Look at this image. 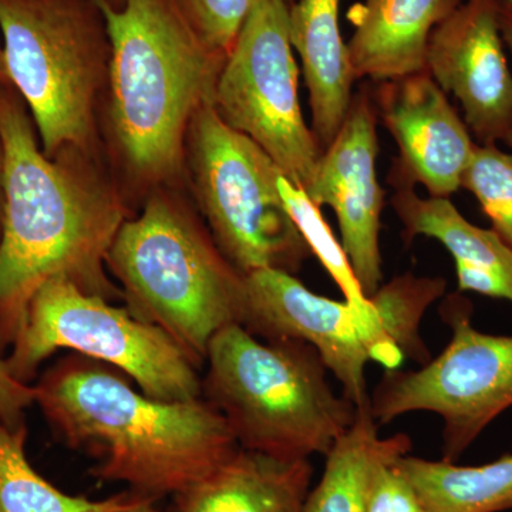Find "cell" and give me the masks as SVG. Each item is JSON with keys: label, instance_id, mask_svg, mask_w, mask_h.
I'll return each mask as SVG.
<instances>
[{"label": "cell", "instance_id": "d6a6232c", "mask_svg": "<svg viewBox=\"0 0 512 512\" xmlns=\"http://www.w3.org/2000/svg\"><path fill=\"white\" fill-rule=\"evenodd\" d=\"M505 3H512V0H503Z\"/></svg>", "mask_w": 512, "mask_h": 512}, {"label": "cell", "instance_id": "83f0119b", "mask_svg": "<svg viewBox=\"0 0 512 512\" xmlns=\"http://www.w3.org/2000/svg\"><path fill=\"white\" fill-rule=\"evenodd\" d=\"M116 512H163L158 507V500L154 498L143 497V495L136 494V498L131 501L123 510Z\"/></svg>", "mask_w": 512, "mask_h": 512}, {"label": "cell", "instance_id": "44dd1931", "mask_svg": "<svg viewBox=\"0 0 512 512\" xmlns=\"http://www.w3.org/2000/svg\"><path fill=\"white\" fill-rule=\"evenodd\" d=\"M26 437V426L0 423V512H116L136 498L131 491L106 500L63 493L30 466Z\"/></svg>", "mask_w": 512, "mask_h": 512}, {"label": "cell", "instance_id": "ba28073f", "mask_svg": "<svg viewBox=\"0 0 512 512\" xmlns=\"http://www.w3.org/2000/svg\"><path fill=\"white\" fill-rule=\"evenodd\" d=\"M62 349L114 367L154 399L202 397L198 367L164 330L59 276L30 299L6 363L29 384L47 357Z\"/></svg>", "mask_w": 512, "mask_h": 512}, {"label": "cell", "instance_id": "836d02e7", "mask_svg": "<svg viewBox=\"0 0 512 512\" xmlns=\"http://www.w3.org/2000/svg\"><path fill=\"white\" fill-rule=\"evenodd\" d=\"M508 146L512 147V140L510 141V144H508Z\"/></svg>", "mask_w": 512, "mask_h": 512}, {"label": "cell", "instance_id": "5b68a950", "mask_svg": "<svg viewBox=\"0 0 512 512\" xmlns=\"http://www.w3.org/2000/svg\"><path fill=\"white\" fill-rule=\"evenodd\" d=\"M106 265L131 315L164 330L195 366L222 329L242 325L245 275L178 205L163 197L121 224Z\"/></svg>", "mask_w": 512, "mask_h": 512}, {"label": "cell", "instance_id": "d4e9b609", "mask_svg": "<svg viewBox=\"0 0 512 512\" xmlns=\"http://www.w3.org/2000/svg\"><path fill=\"white\" fill-rule=\"evenodd\" d=\"M397 460L376 471L367 495L366 512H430L396 466Z\"/></svg>", "mask_w": 512, "mask_h": 512}, {"label": "cell", "instance_id": "30bf717a", "mask_svg": "<svg viewBox=\"0 0 512 512\" xmlns=\"http://www.w3.org/2000/svg\"><path fill=\"white\" fill-rule=\"evenodd\" d=\"M441 318L451 329L446 349L417 370H386L370 393L380 426L403 414L429 412L443 420V460L456 463L500 414L512 407V336L473 325V305L444 299Z\"/></svg>", "mask_w": 512, "mask_h": 512}, {"label": "cell", "instance_id": "7402d4cb", "mask_svg": "<svg viewBox=\"0 0 512 512\" xmlns=\"http://www.w3.org/2000/svg\"><path fill=\"white\" fill-rule=\"evenodd\" d=\"M278 190L293 224L301 232L312 255L319 259L320 264L325 266L328 274L339 286L343 298L360 311H370L372 302L363 295L348 255L333 235L318 205L313 204L308 194L293 184L284 173L279 174Z\"/></svg>", "mask_w": 512, "mask_h": 512}, {"label": "cell", "instance_id": "f546056e", "mask_svg": "<svg viewBox=\"0 0 512 512\" xmlns=\"http://www.w3.org/2000/svg\"><path fill=\"white\" fill-rule=\"evenodd\" d=\"M2 165H3L2 148H0V210H2Z\"/></svg>", "mask_w": 512, "mask_h": 512}, {"label": "cell", "instance_id": "8992f818", "mask_svg": "<svg viewBox=\"0 0 512 512\" xmlns=\"http://www.w3.org/2000/svg\"><path fill=\"white\" fill-rule=\"evenodd\" d=\"M6 79L28 104L42 150L87 147L110 52L94 0H0Z\"/></svg>", "mask_w": 512, "mask_h": 512}, {"label": "cell", "instance_id": "d6986e66", "mask_svg": "<svg viewBox=\"0 0 512 512\" xmlns=\"http://www.w3.org/2000/svg\"><path fill=\"white\" fill-rule=\"evenodd\" d=\"M407 434L379 436L370 403L359 407L355 423L326 454L322 478L303 512H366L367 495L376 471L412 451Z\"/></svg>", "mask_w": 512, "mask_h": 512}, {"label": "cell", "instance_id": "ffe728a7", "mask_svg": "<svg viewBox=\"0 0 512 512\" xmlns=\"http://www.w3.org/2000/svg\"><path fill=\"white\" fill-rule=\"evenodd\" d=\"M430 512H503L512 510V453L481 464L458 466L410 456L396 463Z\"/></svg>", "mask_w": 512, "mask_h": 512}, {"label": "cell", "instance_id": "7c38bea8", "mask_svg": "<svg viewBox=\"0 0 512 512\" xmlns=\"http://www.w3.org/2000/svg\"><path fill=\"white\" fill-rule=\"evenodd\" d=\"M503 0H464L430 37L427 72L461 104L477 144L512 140V73L500 30Z\"/></svg>", "mask_w": 512, "mask_h": 512}, {"label": "cell", "instance_id": "277c9868", "mask_svg": "<svg viewBox=\"0 0 512 512\" xmlns=\"http://www.w3.org/2000/svg\"><path fill=\"white\" fill-rule=\"evenodd\" d=\"M205 367L202 397L244 450L281 460L326 456L359 412L330 386L319 353L299 340L227 326L211 340Z\"/></svg>", "mask_w": 512, "mask_h": 512}, {"label": "cell", "instance_id": "9a60e30c", "mask_svg": "<svg viewBox=\"0 0 512 512\" xmlns=\"http://www.w3.org/2000/svg\"><path fill=\"white\" fill-rule=\"evenodd\" d=\"M464 0H365L352 6L348 52L355 79L427 72L430 37Z\"/></svg>", "mask_w": 512, "mask_h": 512}, {"label": "cell", "instance_id": "2e32d148", "mask_svg": "<svg viewBox=\"0 0 512 512\" xmlns=\"http://www.w3.org/2000/svg\"><path fill=\"white\" fill-rule=\"evenodd\" d=\"M392 207L404 239L433 238L450 252L458 291L512 303V248L493 228L471 224L448 198H420L413 188H396Z\"/></svg>", "mask_w": 512, "mask_h": 512}, {"label": "cell", "instance_id": "ac0fdd59", "mask_svg": "<svg viewBox=\"0 0 512 512\" xmlns=\"http://www.w3.org/2000/svg\"><path fill=\"white\" fill-rule=\"evenodd\" d=\"M339 2L299 0L289 8V37L302 60L312 131L322 150L332 143L348 116L356 80L348 45L340 33Z\"/></svg>", "mask_w": 512, "mask_h": 512}, {"label": "cell", "instance_id": "8fae6325", "mask_svg": "<svg viewBox=\"0 0 512 512\" xmlns=\"http://www.w3.org/2000/svg\"><path fill=\"white\" fill-rule=\"evenodd\" d=\"M285 0H256L215 83V110L308 190L323 150L303 119Z\"/></svg>", "mask_w": 512, "mask_h": 512}, {"label": "cell", "instance_id": "f1b7e54d", "mask_svg": "<svg viewBox=\"0 0 512 512\" xmlns=\"http://www.w3.org/2000/svg\"><path fill=\"white\" fill-rule=\"evenodd\" d=\"M6 72H5V63H3V52H2V43H0V83L5 82Z\"/></svg>", "mask_w": 512, "mask_h": 512}, {"label": "cell", "instance_id": "6da1fadb", "mask_svg": "<svg viewBox=\"0 0 512 512\" xmlns=\"http://www.w3.org/2000/svg\"><path fill=\"white\" fill-rule=\"evenodd\" d=\"M32 121L0 90V349L12 346L32 296L49 279H69L110 301L107 254L126 211L114 194L37 146ZM107 266V265H106Z\"/></svg>", "mask_w": 512, "mask_h": 512}, {"label": "cell", "instance_id": "4dcf8cb0", "mask_svg": "<svg viewBox=\"0 0 512 512\" xmlns=\"http://www.w3.org/2000/svg\"><path fill=\"white\" fill-rule=\"evenodd\" d=\"M285 2H288L289 5H292V3H293L292 0H285Z\"/></svg>", "mask_w": 512, "mask_h": 512}, {"label": "cell", "instance_id": "484cf974", "mask_svg": "<svg viewBox=\"0 0 512 512\" xmlns=\"http://www.w3.org/2000/svg\"><path fill=\"white\" fill-rule=\"evenodd\" d=\"M35 387L20 382L10 373L5 357L0 355V423L10 429L26 426L25 413L35 404Z\"/></svg>", "mask_w": 512, "mask_h": 512}, {"label": "cell", "instance_id": "cb8c5ba5", "mask_svg": "<svg viewBox=\"0 0 512 512\" xmlns=\"http://www.w3.org/2000/svg\"><path fill=\"white\" fill-rule=\"evenodd\" d=\"M192 30L212 52L227 57L256 0H175Z\"/></svg>", "mask_w": 512, "mask_h": 512}, {"label": "cell", "instance_id": "52a82bcc", "mask_svg": "<svg viewBox=\"0 0 512 512\" xmlns=\"http://www.w3.org/2000/svg\"><path fill=\"white\" fill-rule=\"evenodd\" d=\"M185 150L198 204L228 261L245 276L259 269L295 275L312 252L279 194L275 161L229 127L212 99L195 111Z\"/></svg>", "mask_w": 512, "mask_h": 512}, {"label": "cell", "instance_id": "e0dca14e", "mask_svg": "<svg viewBox=\"0 0 512 512\" xmlns=\"http://www.w3.org/2000/svg\"><path fill=\"white\" fill-rule=\"evenodd\" d=\"M309 460H281L238 448L197 483L173 495L171 512H303Z\"/></svg>", "mask_w": 512, "mask_h": 512}, {"label": "cell", "instance_id": "4316f807", "mask_svg": "<svg viewBox=\"0 0 512 512\" xmlns=\"http://www.w3.org/2000/svg\"><path fill=\"white\" fill-rule=\"evenodd\" d=\"M500 30L504 45L508 47L512 55V3L503 2L501 5Z\"/></svg>", "mask_w": 512, "mask_h": 512}, {"label": "cell", "instance_id": "5bb4252c", "mask_svg": "<svg viewBox=\"0 0 512 512\" xmlns=\"http://www.w3.org/2000/svg\"><path fill=\"white\" fill-rule=\"evenodd\" d=\"M375 100L399 147L390 183L396 188L423 185L434 198L460 190L477 143L429 72L380 83Z\"/></svg>", "mask_w": 512, "mask_h": 512}, {"label": "cell", "instance_id": "1f68e13d", "mask_svg": "<svg viewBox=\"0 0 512 512\" xmlns=\"http://www.w3.org/2000/svg\"><path fill=\"white\" fill-rule=\"evenodd\" d=\"M116 2L124 3V2H126V0H116Z\"/></svg>", "mask_w": 512, "mask_h": 512}, {"label": "cell", "instance_id": "7a4b0ae2", "mask_svg": "<svg viewBox=\"0 0 512 512\" xmlns=\"http://www.w3.org/2000/svg\"><path fill=\"white\" fill-rule=\"evenodd\" d=\"M123 373L73 353L43 373L35 404L56 436L96 460L94 477L160 501L210 474L238 450L227 421L204 397L165 402Z\"/></svg>", "mask_w": 512, "mask_h": 512}, {"label": "cell", "instance_id": "4fadbf2b", "mask_svg": "<svg viewBox=\"0 0 512 512\" xmlns=\"http://www.w3.org/2000/svg\"><path fill=\"white\" fill-rule=\"evenodd\" d=\"M377 110L367 89L353 96L339 133L323 150L306 194L335 212L342 247L363 295L372 298L383 282L380 217L384 190L377 180Z\"/></svg>", "mask_w": 512, "mask_h": 512}, {"label": "cell", "instance_id": "9c48e42d", "mask_svg": "<svg viewBox=\"0 0 512 512\" xmlns=\"http://www.w3.org/2000/svg\"><path fill=\"white\" fill-rule=\"evenodd\" d=\"M245 284L247 309L241 326L264 340L311 345L357 409L370 403L367 363L394 370L406 359V312L390 286H380L370 298L372 309L365 312L346 299L312 292L281 269H259L245 276Z\"/></svg>", "mask_w": 512, "mask_h": 512}, {"label": "cell", "instance_id": "3957f363", "mask_svg": "<svg viewBox=\"0 0 512 512\" xmlns=\"http://www.w3.org/2000/svg\"><path fill=\"white\" fill-rule=\"evenodd\" d=\"M110 43V116L127 163L147 180L180 170L188 127L227 57L204 45L175 0H94Z\"/></svg>", "mask_w": 512, "mask_h": 512}, {"label": "cell", "instance_id": "603a6c76", "mask_svg": "<svg viewBox=\"0 0 512 512\" xmlns=\"http://www.w3.org/2000/svg\"><path fill=\"white\" fill-rule=\"evenodd\" d=\"M480 202L491 228L512 248V154L476 144L461 181Z\"/></svg>", "mask_w": 512, "mask_h": 512}]
</instances>
